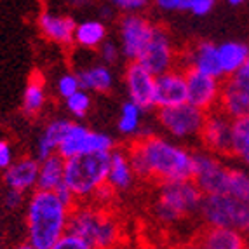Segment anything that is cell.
I'll return each instance as SVG.
<instances>
[{
    "mask_svg": "<svg viewBox=\"0 0 249 249\" xmlns=\"http://www.w3.org/2000/svg\"><path fill=\"white\" fill-rule=\"evenodd\" d=\"M127 152L134 173L143 179L167 183L194 176V152L167 138L157 134L140 136Z\"/></svg>",
    "mask_w": 249,
    "mask_h": 249,
    "instance_id": "6da1fadb",
    "label": "cell"
},
{
    "mask_svg": "<svg viewBox=\"0 0 249 249\" xmlns=\"http://www.w3.org/2000/svg\"><path fill=\"white\" fill-rule=\"evenodd\" d=\"M71 206L54 190H37L26 202V242L23 248L54 249L68 230Z\"/></svg>",
    "mask_w": 249,
    "mask_h": 249,
    "instance_id": "7a4b0ae2",
    "label": "cell"
},
{
    "mask_svg": "<svg viewBox=\"0 0 249 249\" xmlns=\"http://www.w3.org/2000/svg\"><path fill=\"white\" fill-rule=\"evenodd\" d=\"M68 230L82 235L91 248H113L121 242V225L107 208L94 202L75 204L68 220Z\"/></svg>",
    "mask_w": 249,
    "mask_h": 249,
    "instance_id": "3957f363",
    "label": "cell"
},
{
    "mask_svg": "<svg viewBox=\"0 0 249 249\" xmlns=\"http://www.w3.org/2000/svg\"><path fill=\"white\" fill-rule=\"evenodd\" d=\"M204 194L194 179L160 183L157 202H155V218L162 225H175L188 216L199 214Z\"/></svg>",
    "mask_w": 249,
    "mask_h": 249,
    "instance_id": "277c9868",
    "label": "cell"
},
{
    "mask_svg": "<svg viewBox=\"0 0 249 249\" xmlns=\"http://www.w3.org/2000/svg\"><path fill=\"white\" fill-rule=\"evenodd\" d=\"M110 154H79L65 159V183L73 192L77 202L91 200L94 192L107 183Z\"/></svg>",
    "mask_w": 249,
    "mask_h": 249,
    "instance_id": "5b68a950",
    "label": "cell"
},
{
    "mask_svg": "<svg viewBox=\"0 0 249 249\" xmlns=\"http://www.w3.org/2000/svg\"><path fill=\"white\" fill-rule=\"evenodd\" d=\"M199 214L206 225H227L244 232L249 220V200H241L230 194L204 196Z\"/></svg>",
    "mask_w": 249,
    "mask_h": 249,
    "instance_id": "8992f818",
    "label": "cell"
},
{
    "mask_svg": "<svg viewBox=\"0 0 249 249\" xmlns=\"http://www.w3.org/2000/svg\"><path fill=\"white\" fill-rule=\"evenodd\" d=\"M206 115L208 112L185 101V103L175 105V107L159 108L157 121L159 125L171 138L185 142V140H194V138L200 136Z\"/></svg>",
    "mask_w": 249,
    "mask_h": 249,
    "instance_id": "52a82bcc",
    "label": "cell"
},
{
    "mask_svg": "<svg viewBox=\"0 0 249 249\" xmlns=\"http://www.w3.org/2000/svg\"><path fill=\"white\" fill-rule=\"evenodd\" d=\"M113 148H115V143L108 134L91 131L80 122H71L59 143L58 154L63 159H70L79 154H94V152L105 154V152H112Z\"/></svg>",
    "mask_w": 249,
    "mask_h": 249,
    "instance_id": "ba28073f",
    "label": "cell"
},
{
    "mask_svg": "<svg viewBox=\"0 0 249 249\" xmlns=\"http://www.w3.org/2000/svg\"><path fill=\"white\" fill-rule=\"evenodd\" d=\"M230 169L220 159V155L209 150L194 152V176L192 179L202 190L204 196L211 194H225L229 187Z\"/></svg>",
    "mask_w": 249,
    "mask_h": 249,
    "instance_id": "9c48e42d",
    "label": "cell"
},
{
    "mask_svg": "<svg viewBox=\"0 0 249 249\" xmlns=\"http://www.w3.org/2000/svg\"><path fill=\"white\" fill-rule=\"evenodd\" d=\"M218 108L232 119L249 115V58L241 70L221 84Z\"/></svg>",
    "mask_w": 249,
    "mask_h": 249,
    "instance_id": "30bf717a",
    "label": "cell"
},
{
    "mask_svg": "<svg viewBox=\"0 0 249 249\" xmlns=\"http://www.w3.org/2000/svg\"><path fill=\"white\" fill-rule=\"evenodd\" d=\"M187 79V101L204 112L218 108L221 94L220 77L204 73L196 68H183Z\"/></svg>",
    "mask_w": 249,
    "mask_h": 249,
    "instance_id": "8fae6325",
    "label": "cell"
},
{
    "mask_svg": "<svg viewBox=\"0 0 249 249\" xmlns=\"http://www.w3.org/2000/svg\"><path fill=\"white\" fill-rule=\"evenodd\" d=\"M233 136V119L220 108H214L206 115V122L200 131V142L204 148L216 155H230Z\"/></svg>",
    "mask_w": 249,
    "mask_h": 249,
    "instance_id": "7c38bea8",
    "label": "cell"
},
{
    "mask_svg": "<svg viewBox=\"0 0 249 249\" xmlns=\"http://www.w3.org/2000/svg\"><path fill=\"white\" fill-rule=\"evenodd\" d=\"M136 61H140L148 71L157 77L167 70H173L178 67V59H176V51L171 37L166 30L157 26L154 32V37L150 38L146 47L138 56Z\"/></svg>",
    "mask_w": 249,
    "mask_h": 249,
    "instance_id": "4fadbf2b",
    "label": "cell"
},
{
    "mask_svg": "<svg viewBox=\"0 0 249 249\" xmlns=\"http://www.w3.org/2000/svg\"><path fill=\"white\" fill-rule=\"evenodd\" d=\"M157 25L138 13H127L121 19V51L129 61H136L138 56L154 37Z\"/></svg>",
    "mask_w": 249,
    "mask_h": 249,
    "instance_id": "5bb4252c",
    "label": "cell"
},
{
    "mask_svg": "<svg viewBox=\"0 0 249 249\" xmlns=\"http://www.w3.org/2000/svg\"><path fill=\"white\" fill-rule=\"evenodd\" d=\"M129 100L138 103L143 110L155 108V75L140 61H129L124 73Z\"/></svg>",
    "mask_w": 249,
    "mask_h": 249,
    "instance_id": "9a60e30c",
    "label": "cell"
},
{
    "mask_svg": "<svg viewBox=\"0 0 249 249\" xmlns=\"http://www.w3.org/2000/svg\"><path fill=\"white\" fill-rule=\"evenodd\" d=\"M187 101V79L183 67H175L155 77V108L175 107Z\"/></svg>",
    "mask_w": 249,
    "mask_h": 249,
    "instance_id": "2e32d148",
    "label": "cell"
},
{
    "mask_svg": "<svg viewBox=\"0 0 249 249\" xmlns=\"http://www.w3.org/2000/svg\"><path fill=\"white\" fill-rule=\"evenodd\" d=\"M249 237L242 230L227 225H208L197 237L196 244L208 249H242L249 246Z\"/></svg>",
    "mask_w": 249,
    "mask_h": 249,
    "instance_id": "e0dca14e",
    "label": "cell"
},
{
    "mask_svg": "<svg viewBox=\"0 0 249 249\" xmlns=\"http://www.w3.org/2000/svg\"><path fill=\"white\" fill-rule=\"evenodd\" d=\"M38 169L40 160L32 157L14 159V162L4 171V181L7 188H14L23 194L37 188L38 181Z\"/></svg>",
    "mask_w": 249,
    "mask_h": 249,
    "instance_id": "ac0fdd59",
    "label": "cell"
},
{
    "mask_svg": "<svg viewBox=\"0 0 249 249\" xmlns=\"http://www.w3.org/2000/svg\"><path fill=\"white\" fill-rule=\"evenodd\" d=\"M75 23L70 16L53 13V11H42L38 16V28L40 34L51 42H56L59 46H70L73 44Z\"/></svg>",
    "mask_w": 249,
    "mask_h": 249,
    "instance_id": "d6986e66",
    "label": "cell"
},
{
    "mask_svg": "<svg viewBox=\"0 0 249 249\" xmlns=\"http://www.w3.org/2000/svg\"><path fill=\"white\" fill-rule=\"evenodd\" d=\"M183 68H196L204 73L214 75V77H223L220 65V54L218 46L213 42H199L197 46L190 47L188 53L181 58Z\"/></svg>",
    "mask_w": 249,
    "mask_h": 249,
    "instance_id": "ffe728a7",
    "label": "cell"
},
{
    "mask_svg": "<svg viewBox=\"0 0 249 249\" xmlns=\"http://www.w3.org/2000/svg\"><path fill=\"white\" fill-rule=\"evenodd\" d=\"M134 176H136V173H134L129 152L113 148L110 154V167H108L107 176L108 185L115 192H124L133 187Z\"/></svg>",
    "mask_w": 249,
    "mask_h": 249,
    "instance_id": "44dd1931",
    "label": "cell"
},
{
    "mask_svg": "<svg viewBox=\"0 0 249 249\" xmlns=\"http://www.w3.org/2000/svg\"><path fill=\"white\" fill-rule=\"evenodd\" d=\"M218 54L223 77H230L246 65L249 58V46L244 42L229 40L218 46Z\"/></svg>",
    "mask_w": 249,
    "mask_h": 249,
    "instance_id": "7402d4cb",
    "label": "cell"
},
{
    "mask_svg": "<svg viewBox=\"0 0 249 249\" xmlns=\"http://www.w3.org/2000/svg\"><path fill=\"white\" fill-rule=\"evenodd\" d=\"M71 121H67V119H54L49 124L46 125V129L42 131L40 138L37 142V159H46L49 155L56 154L58 152V146L61 143L63 136L70 127Z\"/></svg>",
    "mask_w": 249,
    "mask_h": 249,
    "instance_id": "603a6c76",
    "label": "cell"
},
{
    "mask_svg": "<svg viewBox=\"0 0 249 249\" xmlns=\"http://www.w3.org/2000/svg\"><path fill=\"white\" fill-rule=\"evenodd\" d=\"M63 183H65V159L58 152L46 159H40L37 188L56 190Z\"/></svg>",
    "mask_w": 249,
    "mask_h": 249,
    "instance_id": "cb8c5ba5",
    "label": "cell"
},
{
    "mask_svg": "<svg viewBox=\"0 0 249 249\" xmlns=\"http://www.w3.org/2000/svg\"><path fill=\"white\" fill-rule=\"evenodd\" d=\"M80 88L89 92H108L113 88V73L107 65H91L77 71Z\"/></svg>",
    "mask_w": 249,
    "mask_h": 249,
    "instance_id": "d4e9b609",
    "label": "cell"
},
{
    "mask_svg": "<svg viewBox=\"0 0 249 249\" xmlns=\"http://www.w3.org/2000/svg\"><path fill=\"white\" fill-rule=\"evenodd\" d=\"M105 40H107V26L101 21L88 19L75 26L73 44L82 49H100Z\"/></svg>",
    "mask_w": 249,
    "mask_h": 249,
    "instance_id": "484cf974",
    "label": "cell"
},
{
    "mask_svg": "<svg viewBox=\"0 0 249 249\" xmlns=\"http://www.w3.org/2000/svg\"><path fill=\"white\" fill-rule=\"evenodd\" d=\"M46 84L38 73L32 75L26 82L25 92H23V112L30 117H35L46 107Z\"/></svg>",
    "mask_w": 249,
    "mask_h": 249,
    "instance_id": "4316f807",
    "label": "cell"
},
{
    "mask_svg": "<svg viewBox=\"0 0 249 249\" xmlns=\"http://www.w3.org/2000/svg\"><path fill=\"white\" fill-rule=\"evenodd\" d=\"M143 110L142 107L134 101H125L121 107L119 121H117V129L124 136H140L143 129Z\"/></svg>",
    "mask_w": 249,
    "mask_h": 249,
    "instance_id": "83f0119b",
    "label": "cell"
},
{
    "mask_svg": "<svg viewBox=\"0 0 249 249\" xmlns=\"http://www.w3.org/2000/svg\"><path fill=\"white\" fill-rule=\"evenodd\" d=\"M230 155L249 169V115L233 119V136Z\"/></svg>",
    "mask_w": 249,
    "mask_h": 249,
    "instance_id": "f1b7e54d",
    "label": "cell"
},
{
    "mask_svg": "<svg viewBox=\"0 0 249 249\" xmlns=\"http://www.w3.org/2000/svg\"><path fill=\"white\" fill-rule=\"evenodd\" d=\"M160 11L190 13L194 16H208L216 5V0H154Z\"/></svg>",
    "mask_w": 249,
    "mask_h": 249,
    "instance_id": "f546056e",
    "label": "cell"
},
{
    "mask_svg": "<svg viewBox=\"0 0 249 249\" xmlns=\"http://www.w3.org/2000/svg\"><path fill=\"white\" fill-rule=\"evenodd\" d=\"M91 105H92L91 92L86 91V89H79V91L73 92V94L68 96L67 100H65L67 110L73 117H77V119H82V117L88 115L89 110H91Z\"/></svg>",
    "mask_w": 249,
    "mask_h": 249,
    "instance_id": "4dcf8cb0",
    "label": "cell"
},
{
    "mask_svg": "<svg viewBox=\"0 0 249 249\" xmlns=\"http://www.w3.org/2000/svg\"><path fill=\"white\" fill-rule=\"evenodd\" d=\"M56 89H58V94L61 96L63 100H67L68 96H71L73 92H77L80 88V80L77 73H63L58 79L56 84Z\"/></svg>",
    "mask_w": 249,
    "mask_h": 249,
    "instance_id": "1f68e13d",
    "label": "cell"
},
{
    "mask_svg": "<svg viewBox=\"0 0 249 249\" xmlns=\"http://www.w3.org/2000/svg\"><path fill=\"white\" fill-rule=\"evenodd\" d=\"M54 249H91V246L82 235L71 232V230H67Z\"/></svg>",
    "mask_w": 249,
    "mask_h": 249,
    "instance_id": "d6a6232c",
    "label": "cell"
},
{
    "mask_svg": "<svg viewBox=\"0 0 249 249\" xmlns=\"http://www.w3.org/2000/svg\"><path fill=\"white\" fill-rule=\"evenodd\" d=\"M122 13H140L148 5V0H108Z\"/></svg>",
    "mask_w": 249,
    "mask_h": 249,
    "instance_id": "836d02e7",
    "label": "cell"
},
{
    "mask_svg": "<svg viewBox=\"0 0 249 249\" xmlns=\"http://www.w3.org/2000/svg\"><path fill=\"white\" fill-rule=\"evenodd\" d=\"M100 54H101V59H103L105 63H117L119 61V58H121L122 51H121V47L117 46L115 42L105 40L100 46Z\"/></svg>",
    "mask_w": 249,
    "mask_h": 249,
    "instance_id": "e575fe53",
    "label": "cell"
},
{
    "mask_svg": "<svg viewBox=\"0 0 249 249\" xmlns=\"http://www.w3.org/2000/svg\"><path fill=\"white\" fill-rule=\"evenodd\" d=\"M113 194H115V190H113L108 183H105V185H101L98 190L94 192V196L91 197V202L98 204V206H103V208H107L108 202L112 200Z\"/></svg>",
    "mask_w": 249,
    "mask_h": 249,
    "instance_id": "d590c367",
    "label": "cell"
},
{
    "mask_svg": "<svg viewBox=\"0 0 249 249\" xmlns=\"http://www.w3.org/2000/svg\"><path fill=\"white\" fill-rule=\"evenodd\" d=\"M14 162V150L7 140H0V171H5Z\"/></svg>",
    "mask_w": 249,
    "mask_h": 249,
    "instance_id": "8d00e7d4",
    "label": "cell"
},
{
    "mask_svg": "<svg viewBox=\"0 0 249 249\" xmlns=\"http://www.w3.org/2000/svg\"><path fill=\"white\" fill-rule=\"evenodd\" d=\"M25 194L23 192H19V190H14V188H9L7 190V194H5V199H4V202H5V208L7 209H18V208H21L23 206V202H25Z\"/></svg>",
    "mask_w": 249,
    "mask_h": 249,
    "instance_id": "74e56055",
    "label": "cell"
},
{
    "mask_svg": "<svg viewBox=\"0 0 249 249\" xmlns=\"http://www.w3.org/2000/svg\"><path fill=\"white\" fill-rule=\"evenodd\" d=\"M230 5H242V4H246L248 0H227Z\"/></svg>",
    "mask_w": 249,
    "mask_h": 249,
    "instance_id": "f35d334b",
    "label": "cell"
}]
</instances>
